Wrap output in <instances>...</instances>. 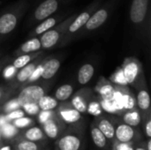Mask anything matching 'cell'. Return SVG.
I'll return each mask as SVG.
<instances>
[{
    "label": "cell",
    "mask_w": 151,
    "mask_h": 150,
    "mask_svg": "<svg viewBox=\"0 0 151 150\" xmlns=\"http://www.w3.org/2000/svg\"><path fill=\"white\" fill-rule=\"evenodd\" d=\"M27 8V1L21 0L0 16V42L15 29Z\"/></svg>",
    "instance_id": "obj_1"
},
{
    "label": "cell",
    "mask_w": 151,
    "mask_h": 150,
    "mask_svg": "<svg viewBox=\"0 0 151 150\" xmlns=\"http://www.w3.org/2000/svg\"><path fill=\"white\" fill-rule=\"evenodd\" d=\"M129 18L132 24L142 32L150 31V0H133L130 5Z\"/></svg>",
    "instance_id": "obj_2"
},
{
    "label": "cell",
    "mask_w": 151,
    "mask_h": 150,
    "mask_svg": "<svg viewBox=\"0 0 151 150\" xmlns=\"http://www.w3.org/2000/svg\"><path fill=\"white\" fill-rule=\"evenodd\" d=\"M99 4L100 0H94V2L91 3L88 7H86L84 11H82L79 14H76L74 19L68 25L67 29L59 44L60 46H65L68 44L70 42L73 40V38H75L76 34L80 32V30L84 27L86 22L88 20L91 14L99 7Z\"/></svg>",
    "instance_id": "obj_3"
},
{
    "label": "cell",
    "mask_w": 151,
    "mask_h": 150,
    "mask_svg": "<svg viewBox=\"0 0 151 150\" xmlns=\"http://www.w3.org/2000/svg\"><path fill=\"white\" fill-rule=\"evenodd\" d=\"M122 73L127 85H131L135 89L146 82L145 74L141 61L134 57H127L121 65Z\"/></svg>",
    "instance_id": "obj_4"
},
{
    "label": "cell",
    "mask_w": 151,
    "mask_h": 150,
    "mask_svg": "<svg viewBox=\"0 0 151 150\" xmlns=\"http://www.w3.org/2000/svg\"><path fill=\"white\" fill-rule=\"evenodd\" d=\"M77 13H73L69 17H66L62 21L58 23L55 27L44 32L39 36L41 42L42 50H50L60 44L61 40L67 29L68 25L72 22Z\"/></svg>",
    "instance_id": "obj_5"
},
{
    "label": "cell",
    "mask_w": 151,
    "mask_h": 150,
    "mask_svg": "<svg viewBox=\"0 0 151 150\" xmlns=\"http://www.w3.org/2000/svg\"><path fill=\"white\" fill-rule=\"evenodd\" d=\"M113 4L112 3H106L104 5L98 7L89 17L88 20L86 22L84 27L80 30V32L76 34L75 37L81 38L83 37L96 29H98L100 27H102L109 19L111 10H112Z\"/></svg>",
    "instance_id": "obj_6"
},
{
    "label": "cell",
    "mask_w": 151,
    "mask_h": 150,
    "mask_svg": "<svg viewBox=\"0 0 151 150\" xmlns=\"http://www.w3.org/2000/svg\"><path fill=\"white\" fill-rule=\"evenodd\" d=\"M46 91L47 88L43 85L29 83L25 87H22V89L17 97V100L20 107H23L27 104H37L38 101L42 96L45 95Z\"/></svg>",
    "instance_id": "obj_7"
},
{
    "label": "cell",
    "mask_w": 151,
    "mask_h": 150,
    "mask_svg": "<svg viewBox=\"0 0 151 150\" xmlns=\"http://www.w3.org/2000/svg\"><path fill=\"white\" fill-rule=\"evenodd\" d=\"M43 58L44 57L42 56H40L37 58H35V60L28 63L27 65L18 69L13 79L11 81H9L10 82L9 86L14 89H17L18 88H19L21 86L23 87L27 82V80L30 79V77L32 76V74L34 73V72L38 67V65H40V63L42 61Z\"/></svg>",
    "instance_id": "obj_8"
},
{
    "label": "cell",
    "mask_w": 151,
    "mask_h": 150,
    "mask_svg": "<svg viewBox=\"0 0 151 150\" xmlns=\"http://www.w3.org/2000/svg\"><path fill=\"white\" fill-rule=\"evenodd\" d=\"M59 4L60 0H44L34 11L32 18L30 19V24L33 25L35 23H39L42 20L51 16L57 11Z\"/></svg>",
    "instance_id": "obj_9"
},
{
    "label": "cell",
    "mask_w": 151,
    "mask_h": 150,
    "mask_svg": "<svg viewBox=\"0 0 151 150\" xmlns=\"http://www.w3.org/2000/svg\"><path fill=\"white\" fill-rule=\"evenodd\" d=\"M57 116L58 118L66 123V124H74L79 122L82 116L81 113L79 112L76 109H74L71 103H62L61 105L58 106Z\"/></svg>",
    "instance_id": "obj_10"
},
{
    "label": "cell",
    "mask_w": 151,
    "mask_h": 150,
    "mask_svg": "<svg viewBox=\"0 0 151 150\" xmlns=\"http://www.w3.org/2000/svg\"><path fill=\"white\" fill-rule=\"evenodd\" d=\"M93 93L90 88H81L76 92L71 101L72 106L81 113H86L88 111V106L91 100Z\"/></svg>",
    "instance_id": "obj_11"
},
{
    "label": "cell",
    "mask_w": 151,
    "mask_h": 150,
    "mask_svg": "<svg viewBox=\"0 0 151 150\" xmlns=\"http://www.w3.org/2000/svg\"><path fill=\"white\" fill-rule=\"evenodd\" d=\"M65 18H66V15H56V16H50L47 19L42 20L29 34L30 38L40 36L44 32L52 28L53 27H55L58 23H59Z\"/></svg>",
    "instance_id": "obj_12"
},
{
    "label": "cell",
    "mask_w": 151,
    "mask_h": 150,
    "mask_svg": "<svg viewBox=\"0 0 151 150\" xmlns=\"http://www.w3.org/2000/svg\"><path fill=\"white\" fill-rule=\"evenodd\" d=\"M60 65H61V62L58 58L50 57H45L42 64L40 77L44 80H51L59 70Z\"/></svg>",
    "instance_id": "obj_13"
},
{
    "label": "cell",
    "mask_w": 151,
    "mask_h": 150,
    "mask_svg": "<svg viewBox=\"0 0 151 150\" xmlns=\"http://www.w3.org/2000/svg\"><path fill=\"white\" fill-rule=\"evenodd\" d=\"M136 90V106H138L139 110L144 113V115L150 113V96L147 88V83L144 82L137 88Z\"/></svg>",
    "instance_id": "obj_14"
},
{
    "label": "cell",
    "mask_w": 151,
    "mask_h": 150,
    "mask_svg": "<svg viewBox=\"0 0 151 150\" xmlns=\"http://www.w3.org/2000/svg\"><path fill=\"white\" fill-rule=\"evenodd\" d=\"M95 90L96 93L99 94L102 99L109 101H112L116 92L115 84L112 83L111 80L105 79L104 77H101L99 79Z\"/></svg>",
    "instance_id": "obj_15"
},
{
    "label": "cell",
    "mask_w": 151,
    "mask_h": 150,
    "mask_svg": "<svg viewBox=\"0 0 151 150\" xmlns=\"http://www.w3.org/2000/svg\"><path fill=\"white\" fill-rule=\"evenodd\" d=\"M135 129L126 123H120L117 126L115 129V136L119 142L130 143L133 141L135 136Z\"/></svg>",
    "instance_id": "obj_16"
},
{
    "label": "cell",
    "mask_w": 151,
    "mask_h": 150,
    "mask_svg": "<svg viewBox=\"0 0 151 150\" xmlns=\"http://www.w3.org/2000/svg\"><path fill=\"white\" fill-rule=\"evenodd\" d=\"M81 147V139L76 133H67L58 142L59 150H79Z\"/></svg>",
    "instance_id": "obj_17"
},
{
    "label": "cell",
    "mask_w": 151,
    "mask_h": 150,
    "mask_svg": "<svg viewBox=\"0 0 151 150\" xmlns=\"http://www.w3.org/2000/svg\"><path fill=\"white\" fill-rule=\"evenodd\" d=\"M39 50H42L41 42H40L39 36L38 37H31L29 40H27V42L22 43L14 51V55L16 57H18L19 55L27 54V53H33V52H36V51H39Z\"/></svg>",
    "instance_id": "obj_18"
},
{
    "label": "cell",
    "mask_w": 151,
    "mask_h": 150,
    "mask_svg": "<svg viewBox=\"0 0 151 150\" xmlns=\"http://www.w3.org/2000/svg\"><path fill=\"white\" fill-rule=\"evenodd\" d=\"M59 121H60V119L58 118V116L56 114L53 118L46 120L43 124H42V128H43V133L50 139L54 140L58 136L59 132H60Z\"/></svg>",
    "instance_id": "obj_19"
},
{
    "label": "cell",
    "mask_w": 151,
    "mask_h": 150,
    "mask_svg": "<svg viewBox=\"0 0 151 150\" xmlns=\"http://www.w3.org/2000/svg\"><path fill=\"white\" fill-rule=\"evenodd\" d=\"M95 74V67L91 64H84L81 65L78 71L77 80L80 85L88 84Z\"/></svg>",
    "instance_id": "obj_20"
},
{
    "label": "cell",
    "mask_w": 151,
    "mask_h": 150,
    "mask_svg": "<svg viewBox=\"0 0 151 150\" xmlns=\"http://www.w3.org/2000/svg\"><path fill=\"white\" fill-rule=\"evenodd\" d=\"M98 118L96 120V126L98 129L104 133L106 139H113L115 137V127L111 121L106 118H101L97 116Z\"/></svg>",
    "instance_id": "obj_21"
},
{
    "label": "cell",
    "mask_w": 151,
    "mask_h": 150,
    "mask_svg": "<svg viewBox=\"0 0 151 150\" xmlns=\"http://www.w3.org/2000/svg\"><path fill=\"white\" fill-rule=\"evenodd\" d=\"M42 55H43V50H39V51L33 52V53H27V54L19 55V56L16 57V58L12 61V65L16 69H19V68L23 67L24 65H27L28 63H30L31 61L35 60L38 57L42 56Z\"/></svg>",
    "instance_id": "obj_22"
},
{
    "label": "cell",
    "mask_w": 151,
    "mask_h": 150,
    "mask_svg": "<svg viewBox=\"0 0 151 150\" xmlns=\"http://www.w3.org/2000/svg\"><path fill=\"white\" fill-rule=\"evenodd\" d=\"M122 119H123L124 123H126L131 126L136 127L140 125V123L142 121V116H141L140 111H137V108H135V109L128 110V111H125L122 116Z\"/></svg>",
    "instance_id": "obj_23"
},
{
    "label": "cell",
    "mask_w": 151,
    "mask_h": 150,
    "mask_svg": "<svg viewBox=\"0 0 151 150\" xmlns=\"http://www.w3.org/2000/svg\"><path fill=\"white\" fill-rule=\"evenodd\" d=\"M40 111H53L58 106V101L52 96L44 95L37 103Z\"/></svg>",
    "instance_id": "obj_24"
},
{
    "label": "cell",
    "mask_w": 151,
    "mask_h": 150,
    "mask_svg": "<svg viewBox=\"0 0 151 150\" xmlns=\"http://www.w3.org/2000/svg\"><path fill=\"white\" fill-rule=\"evenodd\" d=\"M73 94V87L70 84H64L60 86L55 92V98L58 102L67 101Z\"/></svg>",
    "instance_id": "obj_25"
},
{
    "label": "cell",
    "mask_w": 151,
    "mask_h": 150,
    "mask_svg": "<svg viewBox=\"0 0 151 150\" xmlns=\"http://www.w3.org/2000/svg\"><path fill=\"white\" fill-rule=\"evenodd\" d=\"M91 137H92V141H93L94 144L96 147H98L99 149H103L106 146V143H107L106 137L96 126H92Z\"/></svg>",
    "instance_id": "obj_26"
},
{
    "label": "cell",
    "mask_w": 151,
    "mask_h": 150,
    "mask_svg": "<svg viewBox=\"0 0 151 150\" xmlns=\"http://www.w3.org/2000/svg\"><path fill=\"white\" fill-rule=\"evenodd\" d=\"M24 136H25L26 140L35 142V141H41V140L43 139L44 133H43V131L40 127H38V126H33V127L28 128L25 132Z\"/></svg>",
    "instance_id": "obj_27"
},
{
    "label": "cell",
    "mask_w": 151,
    "mask_h": 150,
    "mask_svg": "<svg viewBox=\"0 0 151 150\" xmlns=\"http://www.w3.org/2000/svg\"><path fill=\"white\" fill-rule=\"evenodd\" d=\"M0 133L1 135H3L4 138H12L18 133V128L15 127L12 124L7 122L0 126Z\"/></svg>",
    "instance_id": "obj_28"
},
{
    "label": "cell",
    "mask_w": 151,
    "mask_h": 150,
    "mask_svg": "<svg viewBox=\"0 0 151 150\" xmlns=\"http://www.w3.org/2000/svg\"><path fill=\"white\" fill-rule=\"evenodd\" d=\"M34 123V120L30 118H27V117H21L19 118L14 119L12 121V124L17 127L18 129H22V128H26L29 126H31Z\"/></svg>",
    "instance_id": "obj_29"
},
{
    "label": "cell",
    "mask_w": 151,
    "mask_h": 150,
    "mask_svg": "<svg viewBox=\"0 0 151 150\" xmlns=\"http://www.w3.org/2000/svg\"><path fill=\"white\" fill-rule=\"evenodd\" d=\"M17 71H18V69H16L12 64L11 65L8 64L3 69V71H2L3 72V77H4V79L6 80H8V81H11L13 79V77L15 76Z\"/></svg>",
    "instance_id": "obj_30"
},
{
    "label": "cell",
    "mask_w": 151,
    "mask_h": 150,
    "mask_svg": "<svg viewBox=\"0 0 151 150\" xmlns=\"http://www.w3.org/2000/svg\"><path fill=\"white\" fill-rule=\"evenodd\" d=\"M111 81L114 84H117V85H127V83L126 82L125 79H124V76H123V73H122V70H121V67L119 68L117 70V72H115L112 75H111Z\"/></svg>",
    "instance_id": "obj_31"
},
{
    "label": "cell",
    "mask_w": 151,
    "mask_h": 150,
    "mask_svg": "<svg viewBox=\"0 0 151 150\" xmlns=\"http://www.w3.org/2000/svg\"><path fill=\"white\" fill-rule=\"evenodd\" d=\"M87 112L95 116H100V114L102 113V107H101L100 103L96 101H90L88 106Z\"/></svg>",
    "instance_id": "obj_32"
},
{
    "label": "cell",
    "mask_w": 151,
    "mask_h": 150,
    "mask_svg": "<svg viewBox=\"0 0 151 150\" xmlns=\"http://www.w3.org/2000/svg\"><path fill=\"white\" fill-rule=\"evenodd\" d=\"M19 108H21V107H20L17 98H14V99H12V100L8 101L7 103H5V104L3 106V111L4 112V114H6L12 111L17 110Z\"/></svg>",
    "instance_id": "obj_33"
},
{
    "label": "cell",
    "mask_w": 151,
    "mask_h": 150,
    "mask_svg": "<svg viewBox=\"0 0 151 150\" xmlns=\"http://www.w3.org/2000/svg\"><path fill=\"white\" fill-rule=\"evenodd\" d=\"M17 149L19 150H38V145L35 141H22L17 145Z\"/></svg>",
    "instance_id": "obj_34"
},
{
    "label": "cell",
    "mask_w": 151,
    "mask_h": 150,
    "mask_svg": "<svg viewBox=\"0 0 151 150\" xmlns=\"http://www.w3.org/2000/svg\"><path fill=\"white\" fill-rule=\"evenodd\" d=\"M25 115H26L25 111L19 108V109L12 111L6 113L4 116H5L6 120H7L8 122H11V121H12V120H14V119H17V118H21V117H24Z\"/></svg>",
    "instance_id": "obj_35"
},
{
    "label": "cell",
    "mask_w": 151,
    "mask_h": 150,
    "mask_svg": "<svg viewBox=\"0 0 151 150\" xmlns=\"http://www.w3.org/2000/svg\"><path fill=\"white\" fill-rule=\"evenodd\" d=\"M16 89L12 88L9 85L7 86H0V102L5 100L8 96H10Z\"/></svg>",
    "instance_id": "obj_36"
},
{
    "label": "cell",
    "mask_w": 151,
    "mask_h": 150,
    "mask_svg": "<svg viewBox=\"0 0 151 150\" xmlns=\"http://www.w3.org/2000/svg\"><path fill=\"white\" fill-rule=\"evenodd\" d=\"M56 113L53 111H40L38 113V120L41 124H43L46 120L53 118Z\"/></svg>",
    "instance_id": "obj_37"
},
{
    "label": "cell",
    "mask_w": 151,
    "mask_h": 150,
    "mask_svg": "<svg viewBox=\"0 0 151 150\" xmlns=\"http://www.w3.org/2000/svg\"><path fill=\"white\" fill-rule=\"evenodd\" d=\"M23 109V111H25V113L28 114V115H37L40 111V109L38 107V104L36 103H33V104H27L24 105L23 107H21Z\"/></svg>",
    "instance_id": "obj_38"
},
{
    "label": "cell",
    "mask_w": 151,
    "mask_h": 150,
    "mask_svg": "<svg viewBox=\"0 0 151 150\" xmlns=\"http://www.w3.org/2000/svg\"><path fill=\"white\" fill-rule=\"evenodd\" d=\"M115 146V150H134L132 145H130L129 143H122L118 141Z\"/></svg>",
    "instance_id": "obj_39"
},
{
    "label": "cell",
    "mask_w": 151,
    "mask_h": 150,
    "mask_svg": "<svg viewBox=\"0 0 151 150\" xmlns=\"http://www.w3.org/2000/svg\"><path fill=\"white\" fill-rule=\"evenodd\" d=\"M12 61V58L10 57H2L0 59V73L1 72L3 71V69L8 65L10 64V62Z\"/></svg>",
    "instance_id": "obj_40"
},
{
    "label": "cell",
    "mask_w": 151,
    "mask_h": 150,
    "mask_svg": "<svg viewBox=\"0 0 151 150\" xmlns=\"http://www.w3.org/2000/svg\"><path fill=\"white\" fill-rule=\"evenodd\" d=\"M147 122L145 124V132H146V134L149 138L151 137V119H150V115H149L147 117Z\"/></svg>",
    "instance_id": "obj_41"
},
{
    "label": "cell",
    "mask_w": 151,
    "mask_h": 150,
    "mask_svg": "<svg viewBox=\"0 0 151 150\" xmlns=\"http://www.w3.org/2000/svg\"><path fill=\"white\" fill-rule=\"evenodd\" d=\"M8 121L6 120V118H5V116L4 115H1L0 116V126H2L4 124H5V123H7Z\"/></svg>",
    "instance_id": "obj_42"
},
{
    "label": "cell",
    "mask_w": 151,
    "mask_h": 150,
    "mask_svg": "<svg viewBox=\"0 0 151 150\" xmlns=\"http://www.w3.org/2000/svg\"><path fill=\"white\" fill-rule=\"evenodd\" d=\"M0 150H12V149H11V147H10V146H4V147L1 148Z\"/></svg>",
    "instance_id": "obj_43"
},
{
    "label": "cell",
    "mask_w": 151,
    "mask_h": 150,
    "mask_svg": "<svg viewBox=\"0 0 151 150\" xmlns=\"http://www.w3.org/2000/svg\"><path fill=\"white\" fill-rule=\"evenodd\" d=\"M148 150H151V141L150 140L148 142Z\"/></svg>",
    "instance_id": "obj_44"
},
{
    "label": "cell",
    "mask_w": 151,
    "mask_h": 150,
    "mask_svg": "<svg viewBox=\"0 0 151 150\" xmlns=\"http://www.w3.org/2000/svg\"><path fill=\"white\" fill-rule=\"evenodd\" d=\"M134 150H145V149H142V148H138V149H136Z\"/></svg>",
    "instance_id": "obj_45"
},
{
    "label": "cell",
    "mask_w": 151,
    "mask_h": 150,
    "mask_svg": "<svg viewBox=\"0 0 151 150\" xmlns=\"http://www.w3.org/2000/svg\"><path fill=\"white\" fill-rule=\"evenodd\" d=\"M0 138H1V133H0Z\"/></svg>",
    "instance_id": "obj_46"
},
{
    "label": "cell",
    "mask_w": 151,
    "mask_h": 150,
    "mask_svg": "<svg viewBox=\"0 0 151 150\" xmlns=\"http://www.w3.org/2000/svg\"><path fill=\"white\" fill-rule=\"evenodd\" d=\"M15 150H19V149H15Z\"/></svg>",
    "instance_id": "obj_47"
},
{
    "label": "cell",
    "mask_w": 151,
    "mask_h": 150,
    "mask_svg": "<svg viewBox=\"0 0 151 150\" xmlns=\"http://www.w3.org/2000/svg\"><path fill=\"white\" fill-rule=\"evenodd\" d=\"M79 150H80V149H79Z\"/></svg>",
    "instance_id": "obj_48"
}]
</instances>
